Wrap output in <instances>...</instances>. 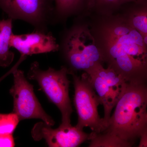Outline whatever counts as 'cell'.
Instances as JSON below:
<instances>
[{
  "instance_id": "7a4b0ae2",
  "label": "cell",
  "mask_w": 147,
  "mask_h": 147,
  "mask_svg": "<svg viewBox=\"0 0 147 147\" xmlns=\"http://www.w3.org/2000/svg\"><path fill=\"white\" fill-rule=\"evenodd\" d=\"M105 129L90 133L89 147H131L147 131V88L128 84Z\"/></svg>"
},
{
  "instance_id": "9a60e30c",
  "label": "cell",
  "mask_w": 147,
  "mask_h": 147,
  "mask_svg": "<svg viewBox=\"0 0 147 147\" xmlns=\"http://www.w3.org/2000/svg\"><path fill=\"white\" fill-rule=\"evenodd\" d=\"M20 121L18 116L13 112L0 113V135L13 134Z\"/></svg>"
},
{
  "instance_id": "ba28073f",
  "label": "cell",
  "mask_w": 147,
  "mask_h": 147,
  "mask_svg": "<svg viewBox=\"0 0 147 147\" xmlns=\"http://www.w3.org/2000/svg\"><path fill=\"white\" fill-rule=\"evenodd\" d=\"M13 84L9 90L13 98V112L20 120L40 119L53 126L55 122L42 108L34 90L33 86L26 79L24 71L16 69L12 72Z\"/></svg>"
},
{
  "instance_id": "4fadbf2b",
  "label": "cell",
  "mask_w": 147,
  "mask_h": 147,
  "mask_svg": "<svg viewBox=\"0 0 147 147\" xmlns=\"http://www.w3.org/2000/svg\"><path fill=\"white\" fill-rule=\"evenodd\" d=\"M123 15L129 23L142 35L147 44V9L146 6L131 9Z\"/></svg>"
},
{
  "instance_id": "52a82bcc",
  "label": "cell",
  "mask_w": 147,
  "mask_h": 147,
  "mask_svg": "<svg viewBox=\"0 0 147 147\" xmlns=\"http://www.w3.org/2000/svg\"><path fill=\"white\" fill-rule=\"evenodd\" d=\"M0 9L9 18L25 21L36 31L48 32L54 24V0H0Z\"/></svg>"
},
{
  "instance_id": "2e32d148",
  "label": "cell",
  "mask_w": 147,
  "mask_h": 147,
  "mask_svg": "<svg viewBox=\"0 0 147 147\" xmlns=\"http://www.w3.org/2000/svg\"><path fill=\"white\" fill-rule=\"evenodd\" d=\"M15 146V142L12 134L0 135V147Z\"/></svg>"
},
{
  "instance_id": "3957f363",
  "label": "cell",
  "mask_w": 147,
  "mask_h": 147,
  "mask_svg": "<svg viewBox=\"0 0 147 147\" xmlns=\"http://www.w3.org/2000/svg\"><path fill=\"white\" fill-rule=\"evenodd\" d=\"M59 50L68 65L69 74L86 72L98 64L104 63L94 37L86 24L76 23L66 30L59 44Z\"/></svg>"
},
{
  "instance_id": "e0dca14e",
  "label": "cell",
  "mask_w": 147,
  "mask_h": 147,
  "mask_svg": "<svg viewBox=\"0 0 147 147\" xmlns=\"http://www.w3.org/2000/svg\"><path fill=\"white\" fill-rule=\"evenodd\" d=\"M24 61V58H23V57H20V59L18 60V61L16 63V64L14 65V66H13L12 68L11 69H10L8 72H7V73L5 74L3 76H1V77L0 78V83H1V82L4 79H5L7 76H8V75H9V74H12L13 71H14L15 69H16L18 68V66L20 65L21 63Z\"/></svg>"
},
{
  "instance_id": "7c38bea8",
  "label": "cell",
  "mask_w": 147,
  "mask_h": 147,
  "mask_svg": "<svg viewBox=\"0 0 147 147\" xmlns=\"http://www.w3.org/2000/svg\"><path fill=\"white\" fill-rule=\"evenodd\" d=\"M83 0H54V24L65 21L79 11Z\"/></svg>"
},
{
  "instance_id": "5bb4252c",
  "label": "cell",
  "mask_w": 147,
  "mask_h": 147,
  "mask_svg": "<svg viewBox=\"0 0 147 147\" xmlns=\"http://www.w3.org/2000/svg\"><path fill=\"white\" fill-rule=\"evenodd\" d=\"M138 0H88L90 8L95 9L98 13H114L124 4Z\"/></svg>"
},
{
  "instance_id": "277c9868",
  "label": "cell",
  "mask_w": 147,
  "mask_h": 147,
  "mask_svg": "<svg viewBox=\"0 0 147 147\" xmlns=\"http://www.w3.org/2000/svg\"><path fill=\"white\" fill-rule=\"evenodd\" d=\"M68 68L62 66L56 70L49 67L47 70L40 69L36 61L33 63L28 72L29 79L37 82L48 100L55 104L60 111L63 125L71 124L72 106L69 96L70 81L68 78Z\"/></svg>"
},
{
  "instance_id": "6da1fadb",
  "label": "cell",
  "mask_w": 147,
  "mask_h": 147,
  "mask_svg": "<svg viewBox=\"0 0 147 147\" xmlns=\"http://www.w3.org/2000/svg\"><path fill=\"white\" fill-rule=\"evenodd\" d=\"M90 28L103 62L128 84L146 83L147 44L123 14L98 13Z\"/></svg>"
},
{
  "instance_id": "5b68a950",
  "label": "cell",
  "mask_w": 147,
  "mask_h": 147,
  "mask_svg": "<svg viewBox=\"0 0 147 147\" xmlns=\"http://www.w3.org/2000/svg\"><path fill=\"white\" fill-rule=\"evenodd\" d=\"M85 72L87 74L90 83L97 95L100 104L104 108V115L102 119L105 129L112 110L128 83L120 74L110 67L104 68L102 64H98Z\"/></svg>"
},
{
  "instance_id": "8992f818",
  "label": "cell",
  "mask_w": 147,
  "mask_h": 147,
  "mask_svg": "<svg viewBox=\"0 0 147 147\" xmlns=\"http://www.w3.org/2000/svg\"><path fill=\"white\" fill-rule=\"evenodd\" d=\"M73 78L74 89V103L78 115L76 126L83 129L89 127L92 133L99 134L102 132L105 125L103 119L100 117L98 111L100 104L98 97L90 83L87 74L82 76L70 72Z\"/></svg>"
},
{
  "instance_id": "8fae6325",
  "label": "cell",
  "mask_w": 147,
  "mask_h": 147,
  "mask_svg": "<svg viewBox=\"0 0 147 147\" xmlns=\"http://www.w3.org/2000/svg\"><path fill=\"white\" fill-rule=\"evenodd\" d=\"M11 18L0 21V67H6L13 61L14 54L10 50L9 40L12 32Z\"/></svg>"
},
{
  "instance_id": "9c48e42d",
  "label": "cell",
  "mask_w": 147,
  "mask_h": 147,
  "mask_svg": "<svg viewBox=\"0 0 147 147\" xmlns=\"http://www.w3.org/2000/svg\"><path fill=\"white\" fill-rule=\"evenodd\" d=\"M32 137L36 141L44 139L50 147H78L89 140L90 134L71 125H60L54 129L43 121L37 123L31 131Z\"/></svg>"
},
{
  "instance_id": "ac0fdd59",
  "label": "cell",
  "mask_w": 147,
  "mask_h": 147,
  "mask_svg": "<svg viewBox=\"0 0 147 147\" xmlns=\"http://www.w3.org/2000/svg\"><path fill=\"white\" fill-rule=\"evenodd\" d=\"M140 141L139 147H147V131L143 133L140 137Z\"/></svg>"
},
{
  "instance_id": "30bf717a",
  "label": "cell",
  "mask_w": 147,
  "mask_h": 147,
  "mask_svg": "<svg viewBox=\"0 0 147 147\" xmlns=\"http://www.w3.org/2000/svg\"><path fill=\"white\" fill-rule=\"evenodd\" d=\"M9 45L21 55L26 56L55 52L59 50V44L51 32L36 30L26 34H13L11 36Z\"/></svg>"
}]
</instances>
